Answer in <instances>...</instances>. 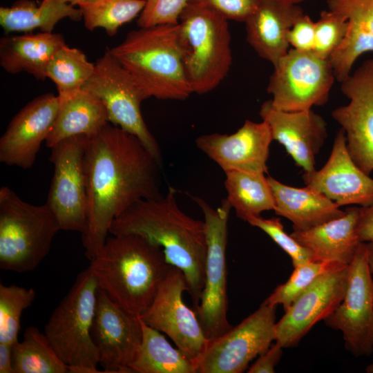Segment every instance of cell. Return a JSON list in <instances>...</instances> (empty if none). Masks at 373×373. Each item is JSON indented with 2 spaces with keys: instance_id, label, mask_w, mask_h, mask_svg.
I'll return each instance as SVG.
<instances>
[{
  "instance_id": "1",
  "label": "cell",
  "mask_w": 373,
  "mask_h": 373,
  "mask_svg": "<svg viewBox=\"0 0 373 373\" xmlns=\"http://www.w3.org/2000/svg\"><path fill=\"white\" fill-rule=\"evenodd\" d=\"M162 165L137 137L113 124L90 138L84 156L88 220L82 234L90 260L115 218L140 200L162 195Z\"/></svg>"
},
{
  "instance_id": "2",
  "label": "cell",
  "mask_w": 373,
  "mask_h": 373,
  "mask_svg": "<svg viewBox=\"0 0 373 373\" xmlns=\"http://www.w3.org/2000/svg\"><path fill=\"white\" fill-rule=\"evenodd\" d=\"M176 195L170 186L164 195L138 201L113 220L109 233L137 234L161 247L166 261L183 272L195 309L204 285L205 225L180 209Z\"/></svg>"
},
{
  "instance_id": "3",
  "label": "cell",
  "mask_w": 373,
  "mask_h": 373,
  "mask_svg": "<svg viewBox=\"0 0 373 373\" xmlns=\"http://www.w3.org/2000/svg\"><path fill=\"white\" fill-rule=\"evenodd\" d=\"M108 237L89 266L99 289L126 311L141 316L172 265L164 251L137 234Z\"/></svg>"
},
{
  "instance_id": "4",
  "label": "cell",
  "mask_w": 373,
  "mask_h": 373,
  "mask_svg": "<svg viewBox=\"0 0 373 373\" xmlns=\"http://www.w3.org/2000/svg\"><path fill=\"white\" fill-rule=\"evenodd\" d=\"M108 50L146 98L184 100L193 93L184 66L179 23L133 30Z\"/></svg>"
},
{
  "instance_id": "5",
  "label": "cell",
  "mask_w": 373,
  "mask_h": 373,
  "mask_svg": "<svg viewBox=\"0 0 373 373\" xmlns=\"http://www.w3.org/2000/svg\"><path fill=\"white\" fill-rule=\"evenodd\" d=\"M179 25L184 66L192 93H207L223 81L232 64L228 20L210 8L188 3Z\"/></svg>"
},
{
  "instance_id": "6",
  "label": "cell",
  "mask_w": 373,
  "mask_h": 373,
  "mask_svg": "<svg viewBox=\"0 0 373 373\" xmlns=\"http://www.w3.org/2000/svg\"><path fill=\"white\" fill-rule=\"evenodd\" d=\"M59 222L48 206L21 200L8 186L0 189V268L33 271L48 254Z\"/></svg>"
},
{
  "instance_id": "7",
  "label": "cell",
  "mask_w": 373,
  "mask_h": 373,
  "mask_svg": "<svg viewBox=\"0 0 373 373\" xmlns=\"http://www.w3.org/2000/svg\"><path fill=\"white\" fill-rule=\"evenodd\" d=\"M99 287L88 267L81 271L44 327L52 347L68 366L97 368L99 354L91 336Z\"/></svg>"
},
{
  "instance_id": "8",
  "label": "cell",
  "mask_w": 373,
  "mask_h": 373,
  "mask_svg": "<svg viewBox=\"0 0 373 373\" xmlns=\"http://www.w3.org/2000/svg\"><path fill=\"white\" fill-rule=\"evenodd\" d=\"M204 214L207 240L204 285L195 311L204 334L209 341L227 332L232 326L227 317L226 247L227 223L231 207L222 200L216 209L204 200L191 195Z\"/></svg>"
},
{
  "instance_id": "9",
  "label": "cell",
  "mask_w": 373,
  "mask_h": 373,
  "mask_svg": "<svg viewBox=\"0 0 373 373\" xmlns=\"http://www.w3.org/2000/svg\"><path fill=\"white\" fill-rule=\"evenodd\" d=\"M82 88L102 102L110 123L137 137L162 164L160 147L141 113V104L147 98L109 50L97 60L93 74Z\"/></svg>"
},
{
  "instance_id": "10",
  "label": "cell",
  "mask_w": 373,
  "mask_h": 373,
  "mask_svg": "<svg viewBox=\"0 0 373 373\" xmlns=\"http://www.w3.org/2000/svg\"><path fill=\"white\" fill-rule=\"evenodd\" d=\"M274 68L267 90L276 108L304 111L327 102L336 79L329 59L292 48Z\"/></svg>"
},
{
  "instance_id": "11",
  "label": "cell",
  "mask_w": 373,
  "mask_h": 373,
  "mask_svg": "<svg viewBox=\"0 0 373 373\" xmlns=\"http://www.w3.org/2000/svg\"><path fill=\"white\" fill-rule=\"evenodd\" d=\"M90 137L76 135L50 148L49 160L54 173L46 204L55 216L61 230L82 233L88 220L84 156Z\"/></svg>"
},
{
  "instance_id": "12",
  "label": "cell",
  "mask_w": 373,
  "mask_h": 373,
  "mask_svg": "<svg viewBox=\"0 0 373 373\" xmlns=\"http://www.w3.org/2000/svg\"><path fill=\"white\" fill-rule=\"evenodd\" d=\"M276 305L265 300L251 314L209 341L195 363L196 373H242L275 341Z\"/></svg>"
},
{
  "instance_id": "13",
  "label": "cell",
  "mask_w": 373,
  "mask_h": 373,
  "mask_svg": "<svg viewBox=\"0 0 373 373\" xmlns=\"http://www.w3.org/2000/svg\"><path fill=\"white\" fill-rule=\"evenodd\" d=\"M325 323L342 332L346 349L355 356L373 352V278L367 242L359 244L349 265L345 296Z\"/></svg>"
},
{
  "instance_id": "14",
  "label": "cell",
  "mask_w": 373,
  "mask_h": 373,
  "mask_svg": "<svg viewBox=\"0 0 373 373\" xmlns=\"http://www.w3.org/2000/svg\"><path fill=\"white\" fill-rule=\"evenodd\" d=\"M187 290L183 272L171 265L151 305L139 316L148 325L166 334L195 365L209 340L195 311L183 301V292Z\"/></svg>"
},
{
  "instance_id": "15",
  "label": "cell",
  "mask_w": 373,
  "mask_h": 373,
  "mask_svg": "<svg viewBox=\"0 0 373 373\" xmlns=\"http://www.w3.org/2000/svg\"><path fill=\"white\" fill-rule=\"evenodd\" d=\"M350 100L336 108L332 116L345 131L347 149L366 174L373 171V58L365 60L341 82Z\"/></svg>"
},
{
  "instance_id": "16",
  "label": "cell",
  "mask_w": 373,
  "mask_h": 373,
  "mask_svg": "<svg viewBox=\"0 0 373 373\" xmlns=\"http://www.w3.org/2000/svg\"><path fill=\"white\" fill-rule=\"evenodd\" d=\"M91 336L104 372L132 373L131 365L138 354L142 338L140 317L124 309L100 289Z\"/></svg>"
},
{
  "instance_id": "17",
  "label": "cell",
  "mask_w": 373,
  "mask_h": 373,
  "mask_svg": "<svg viewBox=\"0 0 373 373\" xmlns=\"http://www.w3.org/2000/svg\"><path fill=\"white\" fill-rule=\"evenodd\" d=\"M349 265H338L320 275L294 301L276 323V342L283 348L297 345L314 325L334 312L347 290Z\"/></svg>"
},
{
  "instance_id": "18",
  "label": "cell",
  "mask_w": 373,
  "mask_h": 373,
  "mask_svg": "<svg viewBox=\"0 0 373 373\" xmlns=\"http://www.w3.org/2000/svg\"><path fill=\"white\" fill-rule=\"evenodd\" d=\"M59 106L58 95L46 93L28 103L12 119L0 139V162L28 169L49 135Z\"/></svg>"
},
{
  "instance_id": "19",
  "label": "cell",
  "mask_w": 373,
  "mask_h": 373,
  "mask_svg": "<svg viewBox=\"0 0 373 373\" xmlns=\"http://www.w3.org/2000/svg\"><path fill=\"white\" fill-rule=\"evenodd\" d=\"M303 179L306 186L323 193L340 207L373 204V179L352 159L342 128L335 137L325 165L319 170L304 173Z\"/></svg>"
},
{
  "instance_id": "20",
  "label": "cell",
  "mask_w": 373,
  "mask_h": 373,
  "mask_svg": "<svg viewBox=\"0 0 373 373\" xmlns=\"http://www.w3.org/2000/svg\"><path fill=\"white\" fill-rule=\"evenodd\" d=\"M273 141L268 124L245 120L231 135L218 133L197 137V147L214 161L224 172L242 171L267 173V161Z\"/></svg>"
},
{
  "instance_id": "21",
  "label": "cell",
  "mask_w": 373,
  "mask_h": 373,
  "mask_svg": "<svg viewBox=\"0 0 373 373\" xmlns=\"http://www.w3.org/2000/svg\"><path fill=\"white\" fill-rule=\"evenodd\" d=\"M259 115L268 124L273 140L285 147L304 173L316 170V156L327 137V123L320 115L312 109L279 110L270 99L262 103Z\"/></svg>"
},
{
  "instance_id": "22",
  "label": "cell",
  "mask_w": 373,
  "mask_h": 373,
  "mask_svg": "<svg viewBox=\"0 0 373 373\" xmlns=\"http://www.w3.org/2000/svg\"><path fill=\"white\" fill-rule=\"evenodd\" d=\"M303 14L298 4L260 0L245 22L247 42L274 66L289 51V32Z\"/></svg>"
},
{
  "instance_id": "23",
  "label": "cell",
  "mask_w": 373,
  "mask_h": 373,
  "mask_svg": "<svg viewBox=\"0 0 373 373\" xmlns=\"http://www.w3.org/2000/svg\"><path fill=\"white\" fill-rule=\"evenodd\" d=\"M327 5L347 21L346 35L329 59L336 79L342 82L358 57L373 52V0H327Z\"/></svg>"
},
{
  "instance_id": "24",
  "label": "cell",
  "mask_w": 373,
  "mask_h": 373,
  "mask_svg": "<svg viewBox=\"0 0 373 373\" xmlns=\"http://www.w3.org/2000/svg\"><path fill=\"white\" fill-rule=\"evenodd\" d=\"M358 213L359 207H348L338 218L290 235L312 251L314 260L349 265L361 242L356 233Z\"/></svg>"
},
{
  "instance_id": "25",
  "label": "cell",
  "mask_w": 373,
  "mask_h": 373,
  "mask_svg": "<svg viewBox=\"0 0 373 373\" xmlns=\"http://www.w3.org/2000/svg\"><path fill=\"white\" fill-rule=\"evenodd\" d=\"M267 180L274 197V212L291 221L294 230H307L345 213L334 202L308 186H291L271 176Z\"/></svg>"
},
{
  "instance_id": "26",
  "label": "cell",
  "mask_w": 373,
  "mask_h": 373,
  "mask_svg": "<svg viewBox=\"0 0 373 373\" xmlns=\"http://www.w3.org/2000/svg\"><path fill=\"white\" fill-rule=\"evenodd\" d=\"M58 113L45 141L48 148L76 135H86L91 138L109 123L104 104L89 91L80 88L58 94Z\"/></svg>"
},
{
  "instance_id": "27",
  "label": "cell",
  "mask_w": 373,
  "mask_h": 373,
  "mask_svg": "<svg viewBox=\"0 0 373 373\" xmlns=\"http://www.w3.org/2000/svg\"><path fill=\"white\" fill-rule=\"evenodd\" d=\"M65 44L64 37L53 32L6 35L0 39V65L8 73L26 72L44 80L51 57Z\"/></svg>"
},
{
  "instance_id": "28",
  "label": "cell",
  "mask_w": 373,
  "mask_h": 373,
  "mask_svg": "<svg viewBox=\"0 0 373 373\" xmlns=\"http://www.w3.org/2000/svg\"><path fill=\"white\" fill-rule=\"evenodd\" d=\"M82 19L79 8L55 1L42 0L37 5L32 0H18L10 7L0 8V25L6 35L11 32L28 33L35 29L52 32L61 20Z\"/></svg>"
},
{
  "instance_id": "29",
  "label": "cell",
  "mask_w": 373,
  "mask_h": 373,
  "mask_svg": "<svg viewBox=\"0 0 373 373\" xmlns=\"http://www.w3.org/2000/svg\"><path fill=\"white\" fill-rule=\"evenodd\" d=\"M140 317V316H139ZM142 338L132 373H196L194 363L140 318Z\"/></svg>"
},
{
  "instance_id": "30",
  "label": "cell",
  "mask_w": 373,
  "mask_h": 373,
  "mask_svg": "<svg viewBox=\"0 0 373 373\" xmlns=\"http://www.w3.org/2000/svg\"><path fill=\"white\" fill-rule=\"evenodd\" d=\"M224 173L227 200L238 218L246 221L249 217L274 209V197L264 173L230 171Z\"/></svg>"
},
{
  "instance_id": "31",
  "label": "cell",
  "mask_w": 373,
  "mask_h": 373,
  "mask_svg": "<svg viewBox=\"0 0 373 373\" xmlns=\"http://www.w3.org/2000/svg\"><path fill=\"white\" fill-rule=\"evenodd\" d=\"M15 373H67L68 365L59 357L45 333L28 327L21 341L12 345Z\"/></svg>"
},
{
  "instance_id": "32",
  "label": "cell",
  "mask_w": 373,
  "mask_h": 373,
  "mask_svg": "<svg viewBox=\"0 0 373 373\" xmlns=\"http://www.w3.org/2000/svg\"><path fill=\"white\" fill-rule=\"evenodd\" d=\"M94 70L95 64L82 50L65 44L51 57L46 77L55 83L58 94H61L82 88Z\"/></svg>"
},
{
  "instance_id": "33",
  "label": "cell",
  "mask_w": 373,
  "mask_h": 373,
  "mask_svg": "<svg viewBox=\"0 0 373 373\" xmlns=\"http://www.w3.org/2000/svg\"><path fill=\"white\" fill-rule=\"evenodd\" d=\"M144 6V0H95L79 8L88 30L102 28L114 36L122 25L139 17Z\"/></svg>"
},
{
  "instance_id": "34",
  "label": "cell",
  "mask_w": 373,
  "mask_h": 373,
  "mask_svg": "<svg viewBox=\"0 0 373 373\" xmlns=\"http://www.w3.org/2000/svg\"><path fill=\"white\" fill-rule=\"evenodd\" d=\"M35 296L32 288L0 284V343L12 345L18 341L21 314Z\"/></svg>"
},
{
  "instance_id": "35",
  "label": "cell",
  "mask_w": 373,
  "mask_h": 373,
  "mask_svg": "<svg viewBox=\"0 0 373 373\" xmlns=\"http://www.w3.org/2000/svg\"><path fill=\"white\" fill-rule=\"evenodd\" d=\"M341 265L312 260L296 267L288 280L276 287L265 301L273 305H282L285 312L320 275Z\"/></svg>"
},
{
  "instance_id": "36",
  "label": "cell",
  "mask_w": 373,
  "mask_h": 373,
  "mask_svg": "<svg viewBox=\"0 0 373 373\" xmlns=\"http://www.w3.org/2000/svg\"><path fill=\"white\" fill-rule=\"evenodd\" d=\"M347 26V21L339 13L330 10H323L315 21L313 52L322 58L329 59L343 41Z\"/></svg>"
},
{
  "instance_id": "37",
  "label": "cell",
  "mask_w": 373,
  "mask_h": 373,
  "mask_svg": "<svg viewBox=\"0 0 373 373\" xmlns=\"http://www.w3.org/2000/svg\"><path fill=\"white\" fill-rule=\"evenodd\" d=\"M246 222L267 233L290 256L294 267L314 260L312 251L284 231L280 219H266L258 216L249 217Z\"/></svg>"
},
{
  "instance_id": "38",
  "label": "cell",
  "mask_w": 373,
  "mask_h": 373,
  "mask_svg": "<svg viewBox=\"0 0 373 373\" xmlns=\"http://www.w3.org/2000/svg\"><path fill=\"white\" fill-rule=\"evenodd\" d=\"M145 6L137 19L139 28L178 24L189 0H144Z\"/></svg>"
},
{
  "instance_id": "39",
  "label": "cell",
  "mask_w": 373,
  "mask_h": 373,
  "mask_svg": "<svg viewBox=\"0 0 373 373\" xmlns=\"http://www.w3.org/2000/svg\"><path fill=\"white\" fill-rule=\"evenodd\" d=\"M260 0H189V3L205 6L227 20L245 22Z\"/></svg>"
},
{
  "instance_id": "40",
  "label": "cell",
  "mask_w": 373,
  "mask_h": 373,
  "mask_svg": "<svg viewBox=\"0 0 373 373\" xmlns=\"http://www.w3.org/2000/svg\"><path fill=\"white\" fill-rule=\"evenodd\" d=\"M288 41L294 49L300 51H313L315 41V21L304 13L290 29Z\"/></svg>"
},
{
  "instance_id": "41",
  "label": "cell",
  "mask_w": 373,
  "mask_h": 373,
  "mask_svg": "<svg viewBox=\"0 0 373 373\" xmlns=\"http://www.w3.org/2000/svg\"><path fill=\"white\" fill-rule=\"evenodd\" d=\"M283 347L277 342L260 354L258 359L249 367L248 373H273L275 366L280 361Z\"/></svg>"
},
{
  "instance_id": "42",
  "label": "cell",
  "mask_w": 373,
  "mask_h": 373,
  "mask_svg": "<svg viewBox=\"0 0 373 373\" xmlns=\"http://www.w3.org/2000/svg\"><path fill=\"white\" fill-rule=\"evenodd\" d=\"M356 233L360 242L373 241V204L359 207Z\"/></svg>"
},
{
  "instance_id": "43",
  "label": "cell",
  "mask_w": 373,
  "mask_h": 373,
  "mask_svg": "<svg viewBox=\"0 0 373 373\" xmlns=\"http://www.w3.org/2000/svg\"><path fill=\"white\" fill-rule=\"evenodd\" d=\"M12 345L0 343V373H15L12 361Z\"/></svg>"
},
{
  "instance_id": "44",
  "label": "cell",
  "mask_w": 373,
  "mask_h": 373,
  "mask_svg": "<svg viewBox=\"0 0 373 373\" xmlns=\"http://www.w3.org/2000/svg\"><path fill=\"white\" fill-rule=\"evenodd\" d=\"M367 245L368 265L372 274H373V241L367 242Z\"/></svg>"
},
{
  "instance_id": "45",
  "label": "cell",
  "mask_w": 373,
  "mask_h": 373,
  "mask_svg": "<svg viewBox=\"0 0 373 373\" xmlns=\"http://www.w3.org/2000/svg\"><path fill=\"white\" fill-rule=\"evenodd\" d=\"M46 1H55L62 3L71 4L73 6H77L78 8L85 3H86L88 0H46Z\"/></svg>"
},
{
  "instance_id": "46",
  "label": "cell",
  "mask_w": 373,
  "mask_h": 373,
  "mask_svg": "<svg viewBox=\"0 0 373 373\" xmlns=\"http://www.w3.org/2000/svg\"><path fill=\"white\" fill-rule=\"evenodd\" d=\"M276 1H281V2H285V3H291V4H298L305 1V0H276Z\"/></svg>"
},
{
  "instance_id": "47",
  "label": "cell",
  "mask_w": 373,
  "mask_h": 373,
  "mask_svg": "<svg viewBox=\"0 0 373 373\" xmlns=\"http://www.w3.org/2000/svg\"><path fill=\"white\" fill-rule=\"evenodd\" d=\"M365 372L367 373H373V362L367 366Z\"/></svg>"
},
{
  "instance_id": "48",
  "label": "cell",
  "mask_w": 373,
  "mask_h": 373,
  "mask_svg": "<svg viewBox=\"0 0 373 373\" xmlns=\"http://www.w3.org/2000/svg\"><path fill=\"white\" fill-rule=\"evenodd\" d=\"M95 1V0H88V2H89V1Z\"/></svg>"
}]
</instances>
